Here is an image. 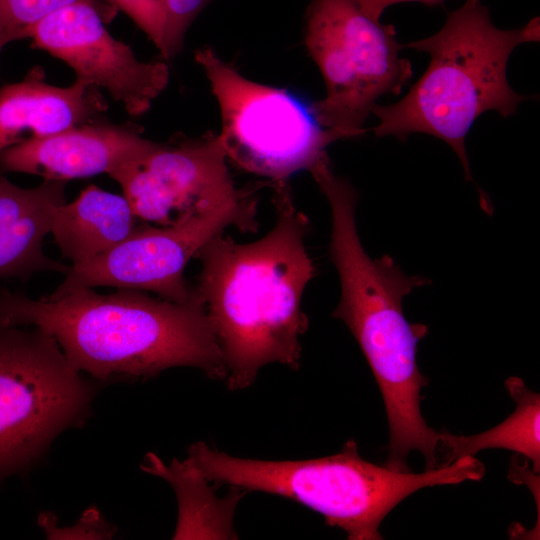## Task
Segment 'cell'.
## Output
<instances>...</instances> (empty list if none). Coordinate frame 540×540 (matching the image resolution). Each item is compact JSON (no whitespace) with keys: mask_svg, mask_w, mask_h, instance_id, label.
Masks as SVG:
<instances>
[{"mask_svg":"<svg viewBox=\"0 0 540 540\" xmlns=\"http://www.w3.org/2000/svg\"><path fill=\"white\" fill-rule=\"evenodd\" d=\"M272 186L276 220L265 236L242 244L221 233L195 255L201 262L195 288L221 349L230 390L251 385L270 363L297 369L299 338L308 328L301 300L317 272L305 246L309 221L294 205L286 182Z\"/></svg>","mask_w":540,"mask_h":540,"instance_id":"6da1fadb","label":"cell"},{"mask_svg":"<svg viewBox=\"0 0 540 540\" xmlns=\"http://www.w3.org/2000/svg\"><path fill=\"white\" fill-rule=\"evenodd\" d=\"M0 325L33 326L52 336L70 364L107 383L142 380L173 367L214 379L226 368L204 301L195 287L183 302L141 290L100 294L76 287L39 299L0 289Z\"/></svg>","mask_w":540,"mask_h":540,"instance_id":"7a4b0ae2","label":"cell"},{"mask_svg":"<svg viewBox=\"0 0 540 540\" xmlns=\"http://www.w3.org/2000/svg\"><path fill=\"white\" fill-rule=\"evenodd\" d=\"M357 197L347 191L331 194L329 255L339 275L341 295L332 313L358 342L380 388L389 424L385 467L408 472V455H424L425 470L438 468L440 432L422 416L421 389L428 379L417 364L419 341L428 333L424 324L409 323L402 301L414 288L430 284L408 276L388 255L372 259L364 250L355 221Z\"/></svg>","mask_w":540,"mask_h":540,"instance_id":"3957f363","label":"cell"},{"mask_svg":"<svg viewBox=\"0 0 540 540\" xmlns=\"http://www.w3.org/2000/svg\"><path fill=\"white\" fill-rule=\"evenodd\" d=\"M539 36L538 17L520 28L502 30L493 25L480 0H466L447 15L436 34L402 45L427 52L430 64L400 101L373 107L371 113L379 119L375 135L437 137L454 150L471 181L466 135L482 113L495 110L508 117L529 98L510 88L506 69L514 48L539 41Z\"/></svg>","mask_w":540,"mask_h":540,"instance_id":"277c9868","label":"cell"},{"mask_svg":"<svg viewBox=\"0 0 540 540\" xmlns=\"http://www.w3.org/2000/svg\"><path fill=\"white\" fill-rule=\"evenodd\" d=\"M190 464L207 480L294 500L350 540H380L379 526L412 493L441 482L436 470L399 472L364 460L354 439L334 455L296 461L243 459L196 442Z\"/></svg>","mask_w":540,"mask_h":540,"instance_id":"5b68a950","label":"cell"},{"mask_svg":"<svg viewBox=\"0 0 540 540\" xmlns=\"http://www.w3.org/2000/svg\"><path fill=\"white\" fill-rule=\"evenodd\" d=\"M103 384L73 367L37 327L0 325V485L64 430L84 423Z\"/></svg>","mask_w":540,"mask_h":540,"instance_id":"8992f818","label":"cell"},{"mask_svg":"<svg viewBox=\"0 0 540 540\" xmlns=\"http://www.w3.org/2000/svg\"><path fill=\"white\" fill-rule=\"evenodd\" d=\"M304 41L326 86L314 112L323 127L345 138L363 134L376 100L399 95L412 76L394 26L372 20L355 0H311Z\"/></svg>","mask_w":540,"mask_h":540,"instance_id":"52a82bcc","label":"cell"},{"mask_svg":"<svg viewBox=\"0 0 540 540\" xmlns=\"http://www.w3.org/2000/svg\"><path fill=\"white\" fill-rule=\"evenodd\" d=\"M196 62L209 80L219 105L218 133L227 159L240 168L286 182L301 170H310L332 142L345 137L323 127L312 103L287 89L252 81L205 47Z\"/></svg>","mask_w":540,"mask_h":540,"instance_id":"ba28073f","label":"cell"},{"mask_svg":"<svg viewBox=\"0 0 540 540\" xmlns=\"http://www.w3.org/2000/svg\"><path fill=\"white\" fill-rule=\"evenodd\" d=\"M255 191L251 188L239 199L188 214L170 225L140 224L112 249L68 266L54 293L109 286L150 291L175 302L188 300L193 287L187 285L184 270L201 247L230 226L242 232L256 230Z\"/></svg>","mask_w":540,"mask_h":540,"instance_id":"9c48e42d","label":"cell"},{"mask_svg":"<svg viewBox=\"0 0 540 540\" xmlns=\"http://www.w3.org/2000/svg\"><path fill=\"white\" fill-rule=\"evenodd\" d=\"M218 134L152 145L109 176L119 183L135 215L157 226L239 199Z\"/></svg>","mask_w":540,"mask_h":540,"instance_id":"30bf717a","label":"cell"},{"mask_svg":"<svg viewBox=\"0 0 540 540\" xmlns=\"http://www.w3.org/2000/svg\"><path fill=\"white\" fill-rule=\"evenodd\" d=\"M104 19L96 6L79 2L40 21L27 38L32 47L70 66L76 79L107 90L129 115L141 116L167 87L169 67L164 61H140L107 31Z\"/></svg>","mask_w":540,"mask_h":540,"instance_id":"8fae6325","label":"cell"},{"mask_svg":"<svg viewBox=\"0 0 540 540\" xmlns=\"http://www.w3.org/2000/svg\"><path fill=\"white\" fill-rule=\"evenodd\" d=\"M152 143L137 126L95 121L6 148L0 152V173H26L66 182L110 175L142 155Z\"/></svg>","mask_w":540,"mask_h":540,"instance_id":"7c38bea8","label":"cell"},{"mask_svg":"<svg viewBox=\"0 0 540 540\" xmlns=\"http://www.w3.org/2000/svg\"><path fill=\"white\" fill-rule=\"evenodd\" d=\"M99 89L76 79L68 87L44 81L34 68L21 81L0 88V152L32 138L99 121L107 110Z\"/></svg>","mask_w":540,"mask_h":540,"instance_id":"4fadbf2b","label":"cell"},{"mask_svg":"<svg viewBox=\"0 0 540 540\" xmlns=\"http://www.w3.org/2000/svg\"><path fill=\"white\" fill-rule=\"evenodd\" d=\"M66 181L47 180L22 188L0 173V278L28 280L39 272L68 268L45 255L56 209L66 202Z\"/></svg>","mask_w":540,"mask_h":540,"instance_id":"5bb4252c","label":"cell"},{"mask_svg":"<svg viewBox=\"0 0 540 540\" xmlns=\"http://www.w3.org/2000/svg\"><path fill=\"white\" fill-rule=\"evenodd\" d=\"M138 220L123 195L91 184L56 209L51 233L62 256L78 264L121 243L139 226Z\"/></svg>","mask_w":540,"mask_h":540,"instance_id":"9a60e30c","label":"cell"},{"mask_svg":"<svg viewBox=\"0 0 540 540\" xmlns=\"http://www.w3.org/2000/svg\"><path fill=\"white\" fill-rule=\"evenodd\" d=\"M505 387L516 403L514 412L497 426L475 435L440 432L439 467L459 458L474 456L484 449L500 448L515 451L529 459L534 472L540 471V394L518 377H509Z\"/></svg>","mask_w":540,"mask_h":540,"instance_id":"2e32d148","label":"cell"},{"mask_svg":"<svg viewBox=\"0 0 540 540\" xmlns=\"http://www.w3.org/2000/svg\"><path fill=\"white\" fill-rule=\"evenodd\" d=\"M79 2L96 6L105 18L112 13L101 0H0V28L14 41L27 38L29 30L40 21Z\"/></svg>","mask_w":540,"mask_h":540,"instance_id":"e0dca14e","label":"cell"},{"mask_svg":"<svg viewBox=\"0 0 540 540\" xmlns=\"http://www.w3.org/2000/svg\"><path fill=\"white\" fill-rule=\"evenodd\" d=\"M115 8L126 13L164 55L166 4L165 0H109Z\"/></svg>","mask_w":540,"mask_h":540,"instance_id":"ac0fdd59","label":"cell"},{"mask_svg":"<svg viewBox=\"0 0 540 540\" xmlns=\"http://www.w3.org/2000/svg\"><path fill=\"white\" fill-rule=\"evenodd\" d=\"M212 0H165L166 23L164 58L176 55L183 45L185 34L199 13Z\"/></svg>","mask_w":540,"mask_h":540,"instance_id":"d6986e66","label":"cell"},{"mask_svg":"<svg viewBox=\"0 0 540 540\" xmlns=\"http://www.w3.org/2000/svg\"><path fill=\"white\" fill-rule=\"evenodd\" d=\"M364 14L374 21H380L384 10L394 4L404 2H420L425 5H438L444 0H355Z\"/></svg>","mask_w":540,"mask_h":540,"instance_id":"ffe728a7","label":"cell"},{"mask_svg":"<svg viewBox=\"0 0 540 540\" xmlns=\"http://www.w3.org/2000/svg\"><path fill=\"white\" fill-rule=\"evenodd\" d=\"M13 41L12 37L0 28V53L7 44Z\"/></svg>","mask_w":540,"mask_h":540,"instance_id":"44dd1931","label":"cell"}]
</instances>
